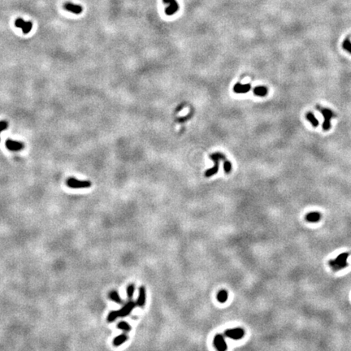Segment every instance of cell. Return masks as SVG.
<instances>
[{"mask_svg":"<svg viewBox=\"0 0 351 351\" xmlns=\"http://www.w3.org/2000/svg\"><path fill=\"white\" fill-rule=\"evenodd\" d=\"M67 185L72 189H86L92 185L90 181H81L76 178H68L67 181Z\"/></svg>","mask_w":351,"mask_h":351,"instance_id":"obj_4","label":"cell"},{"mask_svg":"<svg viewBox=\"0 0 351 351\" xmlns=\"http://www.w3.org/2000/svg\"><path fill=\"white\" fill-rule=\"evenodd\" d=\"M6 147L11 151H19L24 149L25 145H24L23 142L8 139L6 141Z\"/></svg>","mask_w":351,"mask_h":351,"instance_id":"obj_10","label":"cell"},{"mask_svg":"<svg viewBox=\"0 0 351 351\" xmlns=\"http://www.w3.org/2000/svg\"><path fill=\"white\" fill-rule=\"evenodd\" d=\"M251 88V86L250 84H242L237 83L233 87V91L237 93H246L249 92Z\"/></svg>","mask_w":351,"mask_h":351,"instance_id":"obj_13","label":"cell"},{"mask_svg":"<svg viewBox=\"0 0 351 351\" xmlns=\"http://www.w3.org/2000/svg\"><path fill=\"white\" fill-rule=\"evenodd\" d=\"M163 2L168 5L165 9V13L167 16H172L179 10V4L177 0H163Z\"/></svg>","mask_w":351,"mask_h":351,"instance_id":"obj_6","label":"cell"},{"mask_svg":"<svg viewBox=\"0 0 351 351\" xmlns=\"http://www.w3.org/2000/svg\"><path fill=\"white\" fill-rule=\"evenodd\" d=\"M109 298L111 300H112L113 302L117 303V304H122L123 303V301H122L121 298L119 295V293L116 290H112L110 292Z\"/></svg>","mask_w":351,"mask_h":351,"instance_id":"obj_19","label":"cell"},{"mask_svg":"<svg viewBox=\"0 0 351 351\" xmlns=\"http://www.w3.org/2000/svg\"><path fill=\"white\" fill-rule=\"evenodd\" d=\"M127 340H128V336L127 335L121 334L113 340V345H114V346H120L123 343H124Z\"/></svg>","mask_w":351,"mask_h":351,"instance_id":"obj_16","label":"cell"},{"mask_svg":"<svg viewBox=\"0 0 351 351\" xmlns=\"http://www.w3.org/2000/svg\"><path fill=\"white\" fill-rule=\"evenodd\" d=\"M321 218V214L319 212H310L306 216V219L310 223H316Z\"/></svg>","mask_w":351,"mask_h":351,"instance_id":"obj_14","label":"cell"},{"mask_svg":"<svg viewBox=\"0 0 351 351\" xmlns=\"http://www.w3.org/2000/svg\"><path fill=\"white\" fill-rule=\"evenodd\" d=\"M117 328H118L119 329H120V330L124 331V332H126V333L130 332L131 329H132L131 326L129 325L127 322H124V321L120 322V323L117 324Z\"/></svg>","mask_w":351,"mask_h":351,"instance_id":"obj_20","label":"cell"},{"mask_svg":"<svg viewBox=\"0 0 351 351\" xmlns=\"http://www.w3.org/2000/svg\"><path fill=\"white\" fill-rule=\"evenodd\" d=\"M7 128H8V123H7V121H0V133H2V131H4L5 129H7Z\"/></svg>","mask_w":351,"mask_h":351,"instance_id":"obj_25","label":"cell"},{"mask_svg":"<svg viewBox=\"0 0 351 351\" xmlns=\"http://www.w3.org/2000/svg\"><path fill=\"white\" fill-rule=\"evenodd\" d=\"M316 109L319 112H321V114L323 115V129L324 131H328L331 128V120L336 117V114L332 110L328 109V108H323V107H320L319 105H317Z\"/></svg>","mask_w":351,"mask_h":351,"instance_id":"obj_1","label":"cell"},{"mask_svg":"<svg viewBox=\"0 0 351 351\" xmlns=\"http://www.w3.org/2000/svg\"><path fill=\"white\" fill-rule=\"evenodd\" d=\"M306 118L307 119V120L309 121L310 123L311 124L312 126L313 127H315V128H316V127H318L319 126V121L318 120H317L316 118H315V115L312 113V112H307V115H306Z\"/></svg>","mask_w":351,"mask_h":351,"instance_id":"obj_18","label":"cell"},{"mask_svg":"<svg viewBox=\"0 0 351 351\" xmlns=\"http://www.w3.org/2000/svg\"><path fill=\"white\" fill-rule=\"evenodd\" d=\"M118 317H120V314H119V311H112L109 313L108 316H107V321L109 323H112Z\"/></svg>","mask_w":351,"mask_h":351,"instance_id":"obj_21","label":"cell"},{"mask_svg":"<svg viewBox=\"0 0 351 351\" xmlns=\"http://www.w3.org/2000/svg\"><path fill=\"white\" fill-rule=\"evenodd\" d=\"M134 291H135L134 284H128V288H127V296H128V298L129 300H131V299L133 298V294H134Z\"/></svg>","mask_w":351,"mask_h":351,"instance_id":"obj_23","label":"cell"},{"mask_svg":"<svg viewBox=\"0 0 351 351\" xmlns=\"http://www.w3.org/2000/svg\"><path fill=\"white\" fill-rule=\"evenodd\" d=\"M210 158H212L213 162H214V167H212V168H210L205 172V176L207 177H211L213 175L216 174L218 172L219 170V160H225V156L223 155V154L221 153H215L211 155Z\"/></svg>","mask_w":351,"mask_h":351,"instance_id":"obj_2","label":"cell"},{"mask_svg":"<svg viewBox=\"0 0 351 351\" xmlns=\"http://www.w3.org/2000/svg\"><path fill=\"white\" fill-rule=\"evenodd\" d=\"M348 256H349V254L348 253L341 254L337 256L335 259L331 260L330 262H329L331 267H332V268H333V270H335V271H338V270H341L342 269V268H345L347 265H348V263H347V258H348Z\"/></svg>","mask_w":351,"mask_h":351,"instance_id":"obj_3","label":"cell"},{"mask_svg":"<svg viewBox=\"0 0 351 351\" xmlns=\"http://www.w3.org/2000/svg\"><path fill=\"white\" fill-rule=\"evenodd\" d=\"M213 345L216 347V349L219 351H225L228 349V345H227L225 340H224L223 336L220 334H217L215 336L214 340H213Z\"/></svg>","mask_w":351,"mask_h":351,"instance_id":"obj_8","label":"cell"},{"mask_svg":"<svg viewBox=\"0 0 351 351\" xmlns=\"http://www.w3.org/2000/svg\"><path fill=\"white\" fill-rule=\"evenodd\" d=\"M228 298V293L225 289H222V290L219 291V293H217V300L220 303H224L227 302Z\"/></svg>","mask_w":351,"mask_h":351,"instance_id":"obj_15","label":"cell"},{"mask_svg":"<svg viewBox=\"0 0 351 351\" xmlns=\"http://www.w3.org/2000/svg\"><path fill=\"white\" fill-rule=\"evenodd\" d=\"M223 169H224V172H225L226 174H228V173H229V172H231V169H232V164H231V163L228 160L224 161V163H223Z\"/></svg>","mask_w":351,"mask_h":351,"instance_id":"obj_24","label":"cell"},{"mask_svg":"<svg viewBox=\"0 0 351 351\" xmlns=\"http://www.w3.org/2000/svg\"><path fill=\"white\" fill-rule=\"evenodd\" d=\"M63 8L67 10V12H72V13L77 15L81 14L82 11H83V8H82L81 5L74 4V3H72V2H66L65 4L63 5Z\"/></svg>","mask_w":351,"mask_h":351,"instance_id":"obj_11","label":"cell"},{"mask_svg":"<svg viewBox=\"0 0 351 351\" xmlns=\"http://www.w3.org/2000/svg\"><path fill=\"white\" fill-rule=\"evenodd\" d=\"M342 47H343V49L348 51L349 54H351V42L349 37H346L344 40V42L342 43Z\"/></svg>","mask_w":351,"mask_h":351,"instance_id":"obj_22","label":"cell"},{"mask_svg":"<svg viewBox=\"0 0 351 351\" xmlns=\"http://www.w3.org/2000/svg\"><path fill=\"white\" fill-rule=\"evenodd\" d=\"M146 300H147V294H146V288L144 286L140 287L139 288V294H138V298L136 302L137 307L143 308L146 304Z\"/></svg>","mask_w":351,"mask_h":351,"instance_id":"obj_12","label":"cell"},{"mask_svg":"<svg viewBox=\"0 0 351 351\" xmlns=\"http://www.w3.org/2000/svg\"><path fill=\"white\" fill-rule=\"evenodd\" d=\"M268 89L264 87V86H257L254 89V93L257 96H260V97H263L268 94Z\"/></svg>","mask_w":351,"mask_h":351,"instance_id":"obj_17","label":"cell"},{"mask_svg":"<svg viewBox=\"0 0 351 351\" xmlns=\"http://www.w3.org/2000/svg\"><path fill=\"white\" fill-rule=\"evenodd\" d=\"M15 25L17 28H20L22 29L23 33L27 34L31 31L33 28V24L30 21H25L22 18H17L15 21Z\"/></svg>","mask_w":351,"mask_h":351,"instance_id":"obj_7","label":"cell"},{"mask_svg":"<svg viewBox=\"0 0 351 351\" xmlns=\"http://www.w3.org/2000/svg\"><path fill=\"white\" fill-rule=\"evenodd\" d=\"M224 335L226 337L230 338L232 340H241L242 337L245 336V331L243 328H232V329H227L224 332Z\"/></svg>","mask_w":351,"mask_h":351,"instance_id":"obj_5","label":"cell"},{"mask_svg":"<svg viewBox=\"0 0 351 351\" xmlns=\"http://www.w3.org/2000/svg\"><path fill=\"white\" fill-rule=\"evenodd\" d=\"M135 307H137L136 302L130 300L128 302H127L120 311H119V314H120V317H126L128 316V315H130V313L133 311V310L134 309Z\"/></svg>","mask_w":351,"mask_h":351,"instance_id":"obj_9","label":"cell"}]
</instances>
